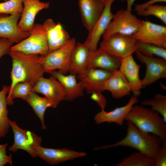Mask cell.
I'll return each instance as SVG.
<instances>
[{
  "mask_svg": "<svg viewBox=\"0 0 166 166\" xmlns=\"http://www.w3.org/2000/svg\"><path fill=\"white\" fill-rule=\"evenodd\" d=\"M9 122L14 134V141L9 150L14 152L18 149H22L26 152L32 157H36L34 148L41 145L42 138L32 131L20 128L15 121L10 120Z\"/></svg>",
  "mask_w": 166,
  "mask_h": 166,
  "instance_id": "ba28073f",
  "label": "cell"
},
{
  "mask_svg": "<svg viewBox=\"0 0 166 166\" xmlns=\"http://www.w3.org/2000/svg\"><path fill=\"white\" fill-rule=\"evenodd\" d=\"M120 62L99 48L91 51L87 69L99 68L113 72L119 69Z\"/></svg>",
  "mask_w": 166,
  "mask_h": 166,
  "instance_id": "603a6c76",
  "label": "cell"
},
{
  "mask_svg": "<svg viewBox=\"0 0 166 166\" xmlns=\"http://www.w3.org/2000/svg\"><path fill=\"white\" fill-rule=\"evenodd\" d=\"M120 0L121 1H124V0Z\"/></svg>",
  "mask_w": 166,
  "mask_h": 166,
  "instance_id": "f35d334b",
  "label": "cell"
},
{
  "mask_svg": "<svg viewBox=\"0 0 166 166\" xmlns=\"http://www.w3.org/2000/svg\"><path fill=\"white\" fill-rule=\"evenodd\" d=\"M76 43L75 38H70L61 47L41 55L40 61L45 72L49 73L56 69L64 74L68 72L71 56Z\"/></svg>",
  "mask_w": 166,
  "mask_h": 166,
  "instance_id": "8992f818",
  "label": "cell"
},
{
  "mask_svg": "<svg viewBox=\"0 0 166 166\" xmlns=\"http://www.w3.org/2000/svg\"><path fill=\"white\" fill-rule=\"evenodd\" d=\"M42 25L46 34L49 52L61 47L70 39L68 33L63 29L60 22L56 23L52 19L49 18Z\"/></svg>",
  "mask_w": 166,
  "mask_h": 166,
  "instance_id": "ac0fdd59",
  "label": "cell"
},
{
  "mask_svg": "<svg viewBox=\"0 0 166 166\" xmlns=\"http://www.w3.org/2000/svg\"><path fill=\"white\" fill-rule=\"evenodd\" d=\"M143 16H154L158 18L166 24V6L154 4L147 7L144 10L137 13Z\"/></svg>",
  "mask_w": 166,
  "mask_h": 166,
  "instance_id": "4dcf8cb0",
  "label": "cell"
},
{
  "mask_svg": "<svg viewBox=\"0 0 166 166\" xmlns=\"http://www.w3.org/2000/svg\"><path fill=\"white\" fill-rule=\"evenodd\" d=\"M166 2V0H149L142 4L135 5V10L136 13L144 10L147 7L155 4L158 2Z\"/></svg>",
  "mask_w": 166,
  "mask_h": 166,
  "instance_id": "8d00e7d4",
  "label": "cell"
},
{
  "mask_svg": "<svg viewBox=\"0 0 166 166\" xmlns=\"http://www.w3.org/2000/svg\"><path fill=\"white\" fill-rule=\"evenodd\" d=\"M49 73L54 76L62 84L65 93L64 100L73 101L83 95L84 88L80 81L77 82L76 75H65L55 70Z\"/></svg>",
  "mask_w": 166,
  "mask_h": 166,
  "instance_id": "44dd1931",
  "label": "cell"
},
{
  "mask_svg": "<svg viewBox=\"0 0 166 166\" xmlns=\"http://www.w3.org/2000/svg\"><path fill=\"white\" fill-rule=\"evenodd\" d=\"M140 68L131 55L121 60L119 69L128 81L133 95L137 97L143 88L139 75Z\"/></svg>",
  "mask_w": 166,
  "mask_h": 166,
  "instance_id": "e0dca14e",
  "label": "cell"
},
{
  "mask_svg": "<svg viewBox=\"0 0 166 166\" xmlns=\"http://www.w3.org/2000/svg\"><path fill=\"white\" fill-rule=\"evenodd\" d=\"M142 105L150 106L158 113L166 122V96L161 93L156 94L151 99H145L141 102Z\"/></svg>",
  "mask_w": 166,
  "mask_h": 166,
  "instance_id": "f546056e",
  "label": "cell"
},
{
  "mask_svg": "<svg viewBox=\"0 0 166 166\" xmlns=\"http://www.w3.org/2000/svg\"><path fill=\"white\" fill-rule=\"evenodd\" d=\"M112 72L100 69H87L76 75L82 86L88 93L102 92L105 81L112 75Z\"/></svg>",
  "mask_w": 166,
  "mask_h": 166,
  "instance_id": "4fadbf2b",
  "label": "cell"
},
{
  "mask_svg": "<svg viewBox=\"0 0 166 166\" xmlns=\"http://www.w3.org/2000/svg\"><path fill=\"white\" fill-rule=\"evenodd\" d=\"M126 121L127 134L124 138L113 144L95 148L94 150L128 147L138 150L153 160L163 143L160 139L156 135L142 130L131 122Z\"/></svg>",
  "mask_w": 166,
  "mask_h": 166,
  "instance_id": "7a4b0ae2",
  "label": "cell"
},
{
  "mask_svg": "<svg viewBox=\"0 0 166 166\" xmlns=\"http://www.w3.org/2000/svg\"><path fill=\"white\" fill-rule=\"evenodd\" d=\"M13 43L7 39L0 38V58L5 54L9 53Z\"/></svg>",
  "mask_w": 166,
  "mask_h": 166,
  "instance_id": "d590c367",
  "label": "cell"
},
{
  "mask_svg": "<svg viewBox=\"0 0 166 166\" xmlns=\"http://www.w3.org/2000/svg\"><path fill=\"white\" fill-rule=\"evenodd\" d=\"M34 87L33 85L28 82H20L16 84L11 93L6 97L7 105H13L14 103L13 99L15 98H21L25 101Z\"/></svg>",
  "mask_w": 166,
  "mask_h": 166,
  "instance_id": "f1b7e54d",
  "label": "cell"
},
{
  "mask_svg": "<svg viewBox=\"0 0 166 166\" xmlns=\"http://www.w3.org/2000/svg\"><path fill=\"white\" fill-rule=\"evenodd\" d=\"M103 89L104 91H109L115 99H119L128 95L131 92L128 81L119 69L113 72L105 81Z\"/></svg>",
  "mask_w": 166,
  "mask_h": 166,
  "instance_id": "7402d4cb",
  "label": "cell"
},
{
  "mask_svg": "<svg viewBox=\"0 0 166 166\" xmlns=\"http://www.w3.org/2000/svg\"><path fill=\"white\" fill-rule=\"evenodd\" d=\"M136 52H139L147 56L153 57L156 56L166 60V49L153 44L137 41Z\"/></svg>",
  "mask_w": 166,
  "mask_h": 166,
  "instance_id": "83f0119b",
  "label": "cell"
},
{
  "mask_svg": "<svg viewBox=\"0 0 166 166\" xmlns=\"http://www.w3.org/2000/svg\"><path fill=\"white\" fill-rule=\"evenodd\" d=\"M132 36L137 41L166 49V26L142 20L138 29Z\"/></svg>",
  "mask_w": 166,
  "mask_h": 166,
  "instance_id": "9c48e42d",
  "label": "cell"
},
{
  "mask_svg": "<svg viewBox=\"0 0 166 166\" xmlns=\"http://www.w3.org/2000/svg\"><path fill=\"white\" fill-rule=\"evenodd\" d=\"M115 0H105L103 11L92 29L89 31L88 37L83 43L91 51L97 49L98 43L112 20L113 14L111 12L112 4Z\"/></svg>",
  "mask_w": 166,
  "mask_h": 166,
  "instance_id": "30bf717a",
  "label": "cell"
},
{
  "mask_svg": "<svg viewBox=\"0 0 166 166\" xmlns=\"http://www.w3.org/2000/svg\"><path fill=\"white\" fill-rule=\"evenodd\" d=\"M22 2L24 7L18 27L22 31L29 32L34 24L36 14L40 10L48 8L50 3L40 0H22Z\"/></svg>",
  "mask_w": 166,
  "mask_h": 166,
  "instance_id": "ffe728a7",
  "label": "cell"
},
{
  "mask_svg": "<svg viewBox=\"0 0 166 166\" xmlns=\"http://www.w3.org/2000/svg\"><path fill=\"white\" fill-rule=\"evenodd\" d=\"M153 160L154 166H166V142L163 143Z\"/></svg>",
  "mask_w": 166,
  "mask_h": 166,
  "instance_id": "d6a6232c",
  "label": "cell"
},
{
  "mask_svg": "<svg viewBox=\"0 0 166 166\" xmlns=\"http://www.w3.org/2000/svg\"><path fill=\"white\" fill-rule=\"evenodd\" d=\"M135 53L137 59L146 66L144 76L141 80L143 88L160 79L166 78V60L147 56L138 52Z\"/></svg>",
  "mask_w": 166,
  "mask_h": 166,
  "instance_id": "8fae6325",
  "label": "cell"
},
{
  "mask_svg": "<svg viewBox=\"0 0 166 166\" xmlns=\"http://www.w3.org/2000/svg\"><path fill=\"white\" fill-rule=\"evenodd\" d=\"M115 166H154L153 159L138 151L124 158Z\"/></svg>",
  "mask_w": 166,
  "mask_h": 166,
  "instance_id": "4316f807",
  "label": "cell"
},
{
  "mask_svg": "<svg viewBox=\"0 0 166 166\" xmlns=\"http://www.w3.org/2000/svg\"><path fill=\"white\" fill-rule=\"evenodd\" d=\"M124 121H129L140 129L156 135L166 142V122L157 112L142 105H134Z\"/></svg>",
  "mask_w": 166,
  "mask_h": 166,
  "instance_id": "3957f363",
  "label": "cell"
},
{
  "mask_svg": "<svg viewBox=\"0 0 166 166\" xmlns=\"http://www.w3.org/2000/svg\"><path fill=\"white\" fill-rule=\"evenodd\" d=\"M90 98L96 101L101 110H104L107 104L105 97L100 92H94L91 93Z\"/></svg>",
  "mask_w": 166,
  "mask_h": 166,
  "instance_id": "e575fe53",
  "label": "cell"
},
{
  "mask_svg": "<svg viewBox=\"0 0 166 166\" xmlns=\"http://www.w3.org/2000/svg\"><path fill=\"white\" fill-rule=\"evenodd\" d=\"M25 101L31 107L36 116L39 118L42 124V128L46 129L45 124L44 116L46 109L52 107V105L46 97H42L36 92L31 91Z\"/></svg>",
  "mask_w": 166,
  "mask_h": 166,
  "instance_id": "d4e9b609",
  "label": "cell"
},
{
  "mask_svg": "<svg viewBox=\"0 0 166 166\" xmlns=\"http://www.w3.org/2000/svg\"><path fill=\"white\" fill-rule=\"evenodd\" d=\"M34 150L37 156L43 159L50 165L57 164L87 155L84 152H78L65 148L55 149L35 146Z\"/></svg>",
  "mask_w": 166,
  "mask_h": 166,
  "instance_id": "5bb4252c",
  "label": "cell"
},
{
  "mask_svg": "<svg viewBox=\"0 0 166 166\" xmlns=\"http://www.w3.org/2000/svg\"><path fill=\"white\" fill-rule=\"evenodd\" d=\"M32 91L41 93L47 98L52 105V107L56 108L64 100L65 93L60 82L53 75L49 78H40L32 89Z\"/></svg>",
  "mask_w": 166,
  "mask_h": 166,
  "instance_id": "7c38bea8",
  "label": "cell"
},
{
  "mask_svg": "<svg viewBox=\"0 0 166 166\" xmlns=\"http://www.w3.org/2000/svg\"><path fill=\"white\" fill-rule=\"evenodd\" d=\"M105 0H78L82 23L89 31L101 15Z\"/></svg>",
  "mask_w": 166,
  "mask_h": 166,
  "instance_id": "2e32d148",
  "label": "cell"
},
{
  "mask_svg": "<svg viewBox=\"0 0 166 166\" xmlns=\"http://www.w3.org/2000/svg\"><path fill=\"white\" fill-rule=\"evenodd\" d=\"M10 89V86L4 85L0 91V139L5 137L10 127L6 100Z\"/></svg>",
  "mask_w": 166,
  "mask_h": 166,
  "instance_id": "484cf974",
  "label": "cell"
},
{
  "mask_svg": "<svg viewBox=\"0 0 166 166\" xmlns=\"http://www.w3.org/2000/svg\"><path fill=\"white\" fill-rule=\"evenodd\" d=\"M91 52L83 43H76L71 56L68 72L77 75L86 69Z\"/></svg>",
  "mask_w": 166,
  "mask_h": 166,
  "instance_id": "cb8c5ba5",
  "label": "cell"
},
{
  "mask_svg": "<svg viewBox=\"0 0 166 166\" xmlns=\"http://www.w3.org/2000/svg\"><path fill=\"white\" fill-rule=\"evenodd\" d=\"M142 21L126 9L120 10L113 15L102 37L105 38L116 33L133 35L138 29Z\"/></svg>",
  "mask_w": 166,
  "mask_h": 166,
  "instance_id": "52a82bcc",
  "label": "cell"
},
{
  "mask_svg": "<svg viewBox=\"0 0 166 166\" xmlns=\"http://www.w3.org/2000/svg\"><path fill=\"white\" fill-rule=\"evenodd\" d=\"M30 35L16 45L11 46L10 51L26 54L44 56L49 52L45 30L42 24H34L29 32Z\"/></svg>",
  "mask_w": 166,
  "mask_h": 166,
  "instance_id": "5b68a950",
  "label": "cell"
},
{
  "mask_svg": "<svg viewBox=\"0 0 166 166\" xmlns=\"http://www.w3.org/2000/svg\"><path fill=\"white\" fill-rule=\"evenodd\" d=\"M127 2L126 10L129 12L132 11V6L136 0H126Z\"/></svg>",
  "mask_w": 166,
  "mask_h": 166,
  "instance_id": "74e56055",
  "label": "cell"
},
{
  "mask_svg": "<svg viewBox=\"0 0 166 166\" xmlns=\"http://www.w3.org/2000/svg\"><path fill=\"white\" fill-rule=\"evenodd\" d=\"M22 0H9L0 3V14H22L23 7Z\"/></svg>",
  "mask_w": 166,
  "mask_h": 166,
  "instance_id": "1f68e13d",
  "label": "cell"
},
{
  "mask_svg": "<svg viewBox=\"0 0 166 166\" xmlns=\"http://www.w3.org/2000/svg\"><path fill=\"white\" fill-rule=\"evenodd\" d=\"M8 143L0 144V166H3L7 163L11 166L12 164L11 155H8L6 153V149Z\"/></svg>",
  "mask_w": 166,
  "mask_h": 166,
  "instance_id": "836d02e7",
  "label": "cell"
},
{
  "mask_svg": "<svg viewBox=\"0 0 166 166\" xmlns=\"http://www.w3.org/2000/svg\"><path fill=\"white\" fill-rule=\"evenodd\" d=\"M139 101L138 97L134 95L130 98L128 103L124 106L117 107L113 110L107 112L101 110L94 117L96 123L99 124L105 122L115 123L121 126L124 119L132 107Z\"/></svg>",
  "mask_w": 166,
  "mask_h": 166,
  "instance_id": "d6986e66",
  "label": "cell"
},
{
  "mask_svg": "<svg viewBox=\"0 0 166 166\" xmlns=\"http://www.w3.org/2000/svg\"><path fill=\"white\" fill-rule=\"evenodd\" d=\"M21 15L0 14V38H6L13 43H18L30 35L29 32L22 31L18 28V21Z\"/></svg>",
  "mask_w": 166,
  "mask_h": 166,
  "instance_id": "9a60e30c",
  "label": "cell"
},
{
  "mask_svg": "<svg viewBox=\"0 0 166 166\" xmlns=\"http://www.w3.org/2000/svg\"><path fill=\"white\" fill-rule=\"evenodd\" d=\"M137 41L132 35L116 33L103 38L99 48L121 60L136 52Z\"/></svg>",
  "mask_w": 166,
  "mask_h": 166,
  "instance_id": "277c9868",
  "label": "cell"
},
{
  "mask_svg": "<svg viewBox=\"0 0 166 166\" xmlns=\"http://www.w3.org/2000/svg\"><path fill=\"white\" fill-rule=\"evenodd\" d=\"M3 0V1H7V0Z\"/></svg>",
  "mask_w": 166,
  "mask_h": 166,
  "instance_id": "ab89813d",
  "label": "cell"
},
{
  "mask_svg": "<svg viewBox=\"0 0 166 166\" xmlns=\"http://www.w3.org/2000/svg\"><path fill=\"white\" fill-rule=\"evenodd\" d=\"M9 54L12 59V67L10 73L11 83L8 94L19 82H28L34 87L45 72L40 61L41 55L11 51Z\"/></svg>",
  "mask_w": 166,
  "mask_h": 166,
  "instance_id": "6da1fadb",
  "label": "cell"
}]
</instances>
